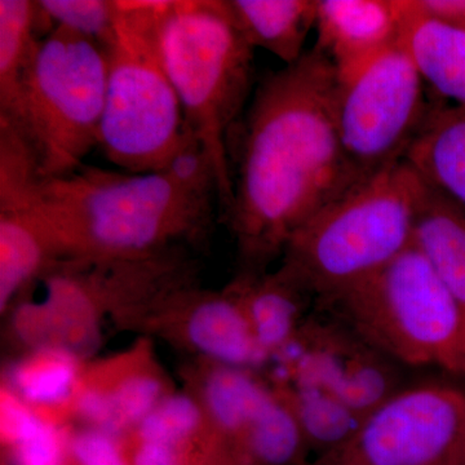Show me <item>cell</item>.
I'll return each instance as SVG.
<instances>
[{
	"instance_id": "obj_1",
	"label": "cell",
	"mask_w": 465,
	"mask_h": 465,
	"mask_svg": "<svg viewBox=\"0 0 465 465\" xmlns=\"http://www.w3.org/2000/svg\"><path fill=\"white\" fill-rule=\"evenodd\" d=\"M336 70L320 51L262 79L238 134L226 220L241 273H262L291 237L351 189L333 110Z\"/></svg>"
},
{
	"instance_id": "obj_2",
	"label": "cell",
	"mask_w": 465,
	"mask_h": 465,
	"mask_svg": "<svg viewBox=\"0 0 465 465\" xmlns=\"http://www.w3.org/2000/svg\"><path fill=\"white\" fill-rule=\"evenodd\" d=\"M216 202L213 168L191 133L162 170L82 166L41 180L35 197L61 262H127L185 250L207 237Z\"/></svg>"
},
{
	"instance_id": "obj_3",
	"label": "cell",
	"mask_w": 465,
	"mask_h": 465,
	"mask_svg": "<svg viewBox=\"0 0 465 465\" xmlns=\"http://www.w3.org/2000/svg\"><path fill=\"white\" fill-rule=\"evenodd\" d=\"M159 38L186 130L210 159L226 213L232 198L229 145L252 90L253 48L228 0L162 3Z\"/></svg>"
},
{
	"instance_id": "obj_4",
	"label": "cell",
	"mask_w": 465,
	"mask_h": 465,
	"mask_svg": "<svg viewBox=\"0 0 465 465\" xmlns=\"http://www.w3.org/2000/svg\"><path fill=\"white\" fill-rule=\"evenodd\" d=\"M427 185L403 159L323 207L291 237L282 265L323 304L371 277L414 241Z\"/></svg>"
},
{
	"instance_id": "obj_5",
	"label": "cell",
	"mask_w": 465,
	"mask_h": 465,
	"mask_svg": "<svg viewBox=\"0 0 465 465\" xmlns=\"http://www.w3.org/2000/svg\"><path fill=\"white\" fill-rule=\"evenodd\" d=\"M162 3L116 0L99 146L127 173L162 170L189 136L162 54Z\"/></svg>"
},
{
	"instance_id": "obj_6",
	"label": "cell",
	"mask_w": 465,
	"mask_h": 465,
	"mask_svg": "<svg viewBox=\"0 0 465 465\" xmlns=\"http://www.w3.org/2000/svg\"><path fill=\"white\" fill-rule=\"evenodd\" d=\"M316 309L396 363L463 372V313L414 243L371 277Z\"/></svg>"
},
{
	"instance_id": "obj_7",
	"label": "cell",
	"mask_w": 465,
	"mask_h": 465,
	"mask_svg": "<svg viewBox=\"0 0 465 465\" xmlns=\"http://www.w3.org/2000/svg\"><path fill=\"white\" fill-rule=\"evenodd\" d=\"M108 51L74 32L42 36L7 121L29 143L42 180L74 173L100 145Z\"/></svg>"
},
{
	"instance_id": "obj_8",
	"label": "cell",
	"mask_w": 465,
	"mask_h": 465,
	"mask_svg": "<svg viewBox=\"0 0 465 465\" xmlns=\"http://www.w3.org/2000/svg\"><path fill=\"white\" fill-rule=\"evenodd\" d=\"M432 106L400 41L336 73L335 124L351 188L405 159Z\"/></svg>"
},
{
	"instance_id": "obj_9",
	"label": "cell",
	"mask_w": 465,
	"mask_h": 465,
	"mask_svg": "<svg viewBox=\"0 0 465 465\" xmlns=\"http://www.w3.org/2000/svg\"><path fill=\"white\" fill-rule=\"evenodd\" d=\"M311 465H465V394L434 384L400 391Z\"/></svg>"
},
{
	"instance_id": "obj_10",
	"label": "cell",
	"mask_w": 465,
	"mask_h": 465,
	"mask_svg": "<svg viewBox=\"0 0 465 465\" xmlns=\"http://www.w3.org/2000/svg\"><path fill=\"white\" fill-rule=\"evenodd\" d=\"M273 361L274 381L313 385L365 418L401 391L399 363L322 312L309 316Z\"/></svg>"
},
{
	"instance_id": "obj_11",
	"label": "cell",
	"mask_w": 465,
	"mask_h": 465,
	"mask_svg": "<svg viewBox=\"0 0 465 465\" xmlns=\"http://www.w3.org/2000/svg\"><path fill=\"white\" fill-rule=\"evenodd\" d=\"M140 329L197 360L252 371L272 361L228 286L223 291L201 290L195 283L180 287L159 300Z\"/></svg>"
},
{
	"instance_id": "obj_12",
	"label": "cell",
	"mask_w": 465,
	"mask_h": 465,
	"mask_svg": "<svg viewBox=\"0 0 465 465\" xmlns=\"http://www.w3.org/2000/svg\"><path fill=\"white\" fill-rule=\"evenodd\" d=\"M174 390L148 336L85 362L73 423L124 439Z\"/></svg>"
},
{
	"instance_id": "obj_13",
	"label": "cell",
	"mask_w": 465,
	"mask_h": 465,
	"mask_svg": "<svg viewBox=\"0 0 465 465\" xmlns=\"http://www.w3.org/2000/svg\"><path fill=\"white\" fill-rule=\"evenodd\" d=\"M131 465H244L188 391H174L124 437Z\"/></svg>"
},
{
	"instance_id": "obj_14",
	"label": "cell",
	"mask_w": 465,
	"mask_h": 465,
	"mask_svg": "<svg viewBox=\"0 0 465 465\" xmlns=\"http://www.w3.org/2000/svg\"><path fill=\"white\" fill-rule=\"evenodd\" d=\"M38 180L0 182V312L61 262L36 210Z\"/></svg>"
},
{
	"instance_id": "obj_15",
	"label": "cell",
	"mask_w": 465,
	"mask_h": 465,
	"mask_svg": "<svg viewBox=\"0 0 465 465\" xmlns=\"http://www.w3.org/2000/svg\"><path fill=\"white\" fill-rule=\"evenodd\" d=\"M401 26V0H318L314 48L345 72L399 43Z\"/></svg>"
},
{
	"instance_id": "obj_16",
	"label": "cell",
	"mask_w": 465,
	"mask_h": 465,
	"mask_svg": "<svg viewBox=\"0 0 465 465\" xmlns=\"http://www.w3.org/2000/svg\"><path fill=\"white\" fill-rule=\"evenodd\" d=\"M246 312L256 338L272 361L289 347L307 321L313 296L283 268L240 273L229 284Z\"/></svg>"
},
{
	"instance_id": "obj_17",
	"label": "cell",
	"mask_w": 465,
	"mask_h": 465,
	"mask_svg": "<svg viewBox=\"0 0 465 465\" xmlns=\"http://www.w3.org/2000/svg\"><path fill=\"white\" fill-rule=\"evenodd\" d=\"M85 362L65 349H32L9 366L2 382L39 415L74 424L73 411Z\"/></svg>"
},
{
	"instance_id": "obj_18",
	"label": "cell",
	"mask_w": 465,
	"mask_h": 465,
	"mask_svg": "<svg viewBox=\"0 0 465 465\" xmlns=\"http://www.w3.org/2000/svg\"><path fill=\"white\" fill-rule=\"evenodd\" d=\"M400 43L424 82L465 108V32L416 12L411 0H401Z\"/></svg>"
},
{
	"instance_id": "obj_19",
	"label": "cell",
	"mask_w": 465,
	"mask_h": 465,
	"mask_svg": "<svg viewBox=\"0 0 465 465\" xmlns=\"http://www.w3.org/2000/svg\"><path fill=\"white\" fill-rule=\"evenodd\" d=\"M405 161L430 188L465 210V108L433 105Z\"/></svg>"
},
{
	"instance_id": "obj_20",
	"label": "cell",
	"mask_w": 465,
	"mask_h": 465,
	"mask_svg": "<svg viewBox=\"0 0 465 465\" xmlns=\"http://www.w3.org/2000/svg\"><path fill=\"white\" fill-rule=\"evenodd\" d=\"M251 47L274 54L287 65L305 54L308 34L316 27L318 0H228Z\"/></svg>"
},
{
	"instance_id": "obj_21",
	"label": "cell",
	"mask_w": 465,
	"mask_h": 465,
	"mask_svg": "<svg viewBox=\"0 0 465 465\" xmlns=\"http://www.w3.org/2000/svg\"><path fill=\"white\" fill-rule=\"evenodd\" d=\"M412 243L439 274L465 320L464 208L427 185Z\"/></svg>"
},
{
	"instance_id": "obj_22",
	"label": "cell",
	"mask_w": 465,
	"mask_h": 465,
	"mask_svg": "<svg viewBox=\"0 0 465 465\" xmlns=\"http://www.w3.org/2000/svg\"><path fill=\"white\" fill-rule=\"evenodd\" d=\"M74 427L39 415L2 382V465H63Z\"/></svg>"
},
{
	"instance_id": "obj_23",
	"label": "cell",
	"mask_w": 465,
	"mask_h": 465,
	"mask_svg": "<svg viewBox=\"0 0 465 465\" xmlns=\"http://www.w3.org/2000/svg\"><path fill=\"white\" fill-rule=\"evenodd\" d=\"M271 385L292 412L313 459L341 448L365 420L347 403L313 385L286 381Z\"/></svg>"
},
{
	"instance_id": "obj_24",
	"label": "cell",
	"mask_w": 465,
	"mask_h": 465,
	"mask_svg": "<svg viewBox=\"0 0 465 465\" xmlns=\"http://www.w3.org/2000/svg\"><path fill=\"white\" fill-rule=\"evenodd\" d=\"M42 26L36 2L0 0V118L14 112Z\"/></svg>"
},
{
	"instance_id": "obj_25",
	"label": "cell",
	"mask_w": 465,
	"mask_h": 465,
	"mask_svg": "<svg viewBox=\"0 0 465 465\" xmlns=\"http://www.w3.org/2000/svg\"><path fill=\"white\" fill-rule=\"evenodd\" d=\"M36 5L42 25L64 27L96 42L106 51L112 47L116 0H42Z\"/></svg>"
},
{
	"instance_id": "obj_26",
	"label": "cell",
	"mask_w": 465,
	"mask_h": 465,
	"mask_svg": "<svg viewBox=\"0 0 465 465\" xmlns=\"http://www.w3.org/2000/svg\"><path fill=\"white\" fill-rule=\"evenodd\" d=\"M63 465H131L124 439L75 425Z\"/></svg>"
},
{
	"instance_id": "obj_27",
	"label": "cell",
	"mask_w": 465,
	"mask_h": 465,
	"mask_svg": "<svg viewBox=\"0 0 465 465\" xmlns=\"http://www.w3.org/2000/svg\"><path fill=\"white\" fill-rule=\"evenodd\" d=\"M411 5L425 17L465 32V0H411Z\"/></svg>"
},
{
	"instance_id": "obj_28",
	"label": "cell",
	"mask_w": 465,
	"mask_h": 465,
	"mask_svg": "<svg viewBox=\"0 0 465 465\" xmlns=\"http://www.w3.org/2000/svg\"><path fill=\"white\" fill-rule=\"evenodd\" d=\"M461 374L465 375V366H464V369H463V372H461Z\"/></svg>"
}]
</instances>
